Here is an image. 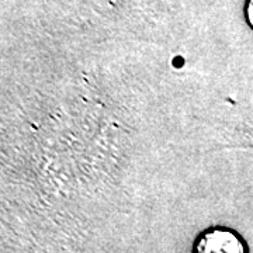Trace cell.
<instances>
[{"mask_svg":"<svg viewBox=\"0 0 253 253\" xmlns=\"http://www.w3.org/2000/svg\"><path fill=\"white\" fill-rule=\"evenodd\" d=\"M249 246L235 229L214 225L200 232L193 244V253H248Z\"/></svg>","mask_w":253,"mask_h":253,"instance_id":"obj_1","label":"cell"},{"mask_svg":"<svg viewBox=\"0 0 253 253\" xmlns=\"http://www.w3.org/2000/svg\"><path fill=\"white\" fill-rule=\"evenodd\" d=\"M244 16L246 20V24L253 31V0H245Z\"/></svg>","mask_w":253,"mask_h":253,"instance_id":"obj_2","label":"cell"}]
</instances>
